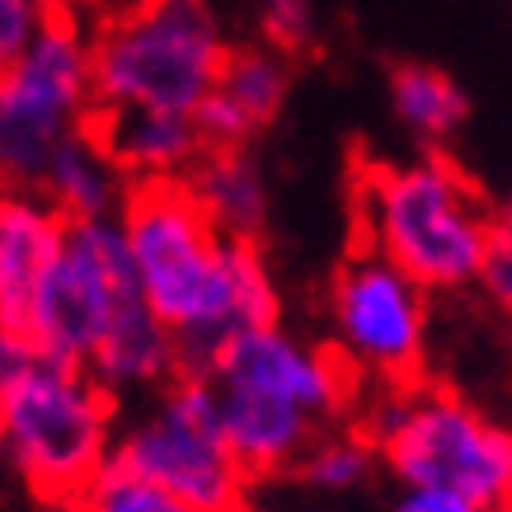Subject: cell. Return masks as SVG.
I'll return each mask as SVG.
<instances>
[{
  "label": "cell",
  "mask_w": 512,
  "mask_h": 512,
  "mask_svg": "<svg viewBox=\"0 0 512 512\" xmlns=\"http://www.w3.org/2000/svg\"><path fill=\"white\" fill-rule=\"evenodd\" d=\"M498 235H508L512 240V193L498 202Z\"/></svg>",
  "instance_id": "484cf974"
},
{
  "label": "cell",
  "mask_w": 512,
  "mask_h": 512,
  "mask_svg": "<svg viewBox=\"0 0 512 512\" xmlns=\"http://www.w3.org/2000/svg\"><path fill=\"white\" fill-rule=\"evenodd\" d=\"M259 29H264V47H273L282 57L311 47L315 38L311 0H259Z\"/></svg>",
  "instance_id": "44dd1931"
},
{
  "label": "cell",
  "mask_w": 512,
  "mask_h": 512,
  "mask_svg": "<svg viewBox=\"0 0 512 512\" xmlns=\"http://www.w3.org/2000/svg\"><path fill=\"white\" fill-rule=\"evenodd\" d=\"M94 109L198 118L231 47L207 0H123L90 19Z\"/></svg>",
  "instance_id": "3957f363"
},
{
  "label": "cell",
  "mask_w": 512,
  "mask_h": 512,
  "mask_svg": "<svg viewBox=\"0 0 512 512\" xmlns=\"http://www.w3.org/2000/svg\"><path fill=\"white\" fill-rule=\"evenodd\" d=\"M301 466H306V480L320 489H353L372 470V447L362 437H320Z\"/></svg>",
  "instance_id": "ffe728a7"
},
{
  "label": "cell",
  "mask_w": 512,
  "mask_h": 512,
  "mask_svg": "<svg viewBox=\"0 0 512 512\" xmlns=\"http://www.w3.org/2000/svg\"><path fill=\"white\" fill-rule=\"evenodd\" d=\"M390 104H395V113H400V123L409 132H419L428 141L451 137L470 113L461 85L442 76L437 66H400L390 76Z\"/></svg>",
  "instance_id": "ac0fdd59"
},
{
  "label": "cell",
  "mask_w": 512,
  "mask_h": 512,
  "mask_svg": "<svg viewBox=\"0 0 512 512\" xmlns=\"http://www.w3.org/2000/svg\"><path fill=\"white\" fill-rule=\"evenodd\" d=\"M90 376L99 386L118 395V390H165L179 381V348H174V329L156 315V306L141 296L132 301L118 325L109 329L104 348L94 353Z\"/></svg>",
  "instance_id": "9a60e30c"
},
{
  "label": "cell",
  "mask_w": 512,
  "mask_h": 512,
  "mask_svg": "<svg viewBox=\"0 0 512 512\" xmlns=\"http://www.w3.org/2000/svg\"><path fill=\"white\" fill-rule=\"evenodd\" d=\"M52 19V0H0V66H10Z\"/></svg>",
  "instance_id": "7402d4cb"
},
{
  "label": "cell",
  "mask_w": 512,
  "mask_h": 512,
  "mask_svg": "<svg viewBox=\"0 0 512 512\" xmlns=\"http://www.w3.org/2000/svg\"><path fill=\"white\" fill-rule=\"evenodd\" d=\"M141 292L174 329L179 376H207L245 329L278 325V282L259 240H231L188 179L132 184L118 212Z\"/></svg>",
  "instance_id": "6da1fadb"
},
{
  "label": "cell",
  "mask_w": 512,
  "mask_h": 512,
  "mask_svg": "<svg viewBox=\"0 0 512 512\" xmlns=\"http://www.w3.org/2000/svg\"><path fill=\"white\" fill-rule=\"evenodd\" d=\"M113 395L85 367L43 362L0 395V451L47 503L76 508L113 461Z\"/></svg>",
  "instance_id": "277c9868"
},
{
  "label": "cell",
  "mask_w": 512,
  "mask_h": 512,
  "mask_svg": "<svg viewBox=\"0 0 512 512\" xmlns=\"http://www.w3.org/2000/svg\"><path fill=\"white\" fill-rule=\"evenodd\" d=\"M357 240L423 292H456L484 278L498 245V207L442 156L376 160L357 174Z\"/></svg>",
  "instance_id": "7a4b0ae2"
},
{
  "label": "cell",
  "mask_w": 512,
  "mask_h": 512,
  "mask_svg": "<svg viewBox=\"0 0 512 512\" xmlns=\"http://www.w3.org/2000/svg\"><path fill=\"white\" fill-rule=\"evenodd\" d=\"M38 193L76 226V221L118 217L127 193H132V179L113 165L109 151H104V146L94 141V132L85 127V132H76V137L57 151V160H52V170H47Z\"/></svg>",
  "instance_id": "2e32d148"
},
{
  "label": "cell",
  "mask_w": 512,
  "mask_h": 512,
  "mask_svg": "<svg viewBox=\"0 0 512 512\" xmlns=\"http://www.w3.org/2000/svg\"><path fill=\"white\" fill-rule=\"evenodd\" d=\"M141 296L146 292H141L137 264H132L118 217L76 221L66 231L57 264L47 268L43 287H38L24 339H29L33 357L90 372L94 353L104 348L118 315Z\"/></svg>",
  "instance_id": "ba28073f"
},
{
  "label": "cell",
  "mask_w": 512,
  "mask_h": 512,
  "mask_svg": "<svg viewBox=\"0 0 512 512\" xmlns=\"http://www.w3.org/2000/svg\"><path fill=\"white\" fill-rule=\"evenodd\" d=\"M207 381L212 386L254 390V395L282 400L301 409V414H311L315 423H325L353 400L357 372L339 353L296 339L292 329L259 325L245 329L235 343H226V353L212 362Z\"/></svg>",
  "instance_id": "30bf717a"
},
{
  "label": "cell",
  "mask_w": 512,
  "mask_h": 512,
  "mask_svg": "<svg viewBox=\"0 0 512 512\" xmlns=\"http://www.w3.org/2000/svg\"><path fill=\"white\" fill-rule=\"evenodd\" d=\"M287 57L273 47H231L212 99L198 109V132L212 151H245V137L273 123L287 99Z\"/></svg>",
  "instance_id": "4fadbf2b"
},
{
  "label": "cell",
  "mask_w": 512,
  "mask_h": 512,
  "mask_svg": "<svg viewBox=\"0 0 512 512\" xmlns=\"http://www.w3.org/2000/svg\"><path fill=\"white\" fill-rule=\"evenodd\" d=\"M372 442L404 489H451L484 512H512V428L451 390L395 386L372 409Z\"/></svg>",
  "instance_id": "5b68a950"
},
{
  "label": "cell",
  "mask_w": 512,
  "mask_h": 512,
  "mask_svg": "<svg viewBox=\"0 0 512 512\" xmlns=\"http://www.w3.org/2000/svg\"><path fill=\"white\" fill-rule=\"evenodd\" d=\"M90 132L132 184L188 179L212 151L198 132V118H174V113L151 109H94Z\"/></svg>",
  "instance_id": "7c38bea8"
},
{
  "label": "cell",
  "mask_w": 512,
  "mask_h": 512,
  "mask_svg": "<svg viewBox=\"0 0 512 512\" xmlns=\"http://www.w3.org/2000/svg\"><path fill=\"white\" fill-rule=\"evenodd\" d=\"M480 282H484V292L512 315V240L508 235H498V245H494V254H489V264H484Z\"/></svg>",
  "instance_id": "603a6c76"
},
{
  "label": "cell",
  "mask_w": 512,
  "mask_h": 512,
  "mask_svg": "<svg viewBox=\"0 0 512 512\" xmlns=\"http://www.w3.org/2000/svg\"><path fill=\"white\" fill-rule=\"evenodd\" d=\"M71 221L43 193L0 198V325L24 339L47 268L57 264ZM29 343V339H24Z\"/></svg>",
  "instance_id": "8fae6325"
},
{
  "label": "cell",
  "mask_w": 512,
  "mask_h": 512,
  "mask_svg": "<svg viewBox=\"0 0 512 512\" xmlns=\"http://www.w3.org/2000/svg\"><path fill=\"white\" fill-rule=\"evenodd\" d=\"M212 390H217L226 447L235 451L245 475H273V470H287L292 461L311 456L315 428H320L311 414H301V409L282 400H268V395H254V390H235V386H212Z\"/></svg>",
  "instance_id": "5bb4252c"
},
{
  "label": "cell",
  "mask_w": 512,
  "mask_h": 512,
  "mask_svg": "<svg viewBox=\"0 0 512 512\" xmlns=\"http://www.w3.org/2000/svg\"><path fill=\"white\" fill-rule=\"evenodd\" d=\"M76 512H193V508H184V503L174 494H165L160 484L141 480V475H132L127 466L109 461L104 475L85 489Z\"/></svg>",
  "instance_id": "d6986e66"
},
{
  "label": "cell",
  "mask_w": 512,
  "mask_h": 512,
  "mask_svg": "<svg viewBox=\"0 0 512 512\" xmlns=\"http://www.w3.org/2000/svg\"><path fill=\"white\" fill-rule=\"evenodd\" d=\"M395 512H484L470 498L451 494V489H404Z\"/></svg>",
  "instance_id": "cb8c5ba5"
},
{
  "label": "cell",
  "mask_w": 512,
  "mask_h": 512,
  "mask_svg": "<svg viewBox=\"0 0 512 512\" xmlns=\"http://www.w3.org/2000/svg\"><path fill=\"white\" fill-rule=\"evenodd\" d=\"M113 461L193 512H245L249 475L226 447L217 390L207 376H179L160 390V400L118 433Z\"/></svg>",
  "instance_id": "52a82bcc"
},
{
  "label": "cell",
  "mask_w": 512,
  "mask_h": 512,
  "mask_svg": "<svg viewBox=\"0 0 512 512\" xmlns=\"http://www.w3.org/2000/svg\"><path fill=\"white\" fill-rule=\"evenodd\" d=\"M94 118L90 19L52 10L43 33L0 66V193H38L66 141Z\"/></svg>",
  "instance_id": "8992f818"
},
{
  "label": "cell",
  "mask_w": 512,
  "mask_h": 512,
  "mask_svg": "<svg viewBox=\"0 0 512 512\" xmlns=\"http://www.w3.org/2000/svg\"><path fill=\"white\" fill-rule=\"evenodd\" d=\"M0 198H5V193H0Z\"/></svg>",
  "instance_id": "4316f807"
},
{
  "label": "cell",
  "mask_w": 512,
  "mask_h": 512,
  "mask_svg": "<svg viewBox=\"0 0 512 512\" xmlns=\"http://www.w3.org/2000/svg\"><path fill=\"white\" fill-rule=\"evenodd\" d=\"M329 325L334 353L357 376L395 386H414L428 353V292L400 268L357 249L334 273L329 287Z\"/></svg>",
  "instance_id": "9c48e42d"
},
{
  "label": "cell",
  "mask_w": 512,
  "mask_h": 512,
  "mask_svg": "<svg viewBox=\"0 0 512 512\" xmlns=\"http://www.w3.org/2000/svg\"><path fill=\"white\" fill-rule=\"evenodd\" d=\"M188 184L198 193L202 212L217 221L221 235L259 240L268 217V188L245 151H207V160L188 174Z\"/></svg>",
  "instance_id": "e0dca14e"
},
{
  "label": "cell",
  "mask_w": 512,
  "mask_h": 512,
  "mask_svg": "<svg viewBox=\"0 0 512 512\" xmlns=\"http://www.w3.org/2000/svg\"><path fill=\"white\" fill-rule=\"evenodd\" d=\"M29 367H33V348L19 339L15 329L0 325V395H5V386H15Z\"/></svg>",
  "instance_id": "d4e9b609"
}]
</instances>
